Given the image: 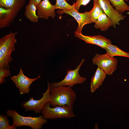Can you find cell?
<instances>
[{
  "instance_id": "obj_1",
  "label": "cell",
  "mask_w": 129,
  "mask_h": 129,
  "mask_svg": "<svg viewBox=\"0 0 129 129\" xmlns=\"http://www.w3.org/2000/svg\"><path fill=\"white\" fill-rule=\"evenodd\" d=\"M49 101L52 107L67 105L73 107L76 95L71 87L60 86L51 88Z\"/></svg>"
},
{
  "instance_id": "obj_2",
  "label": "cell",
  "mask_w": 129,
  "mask_h": 129,
  "mask_svg": "<svg viewBox=\"0 0 129 129\" xmlns=\"http://www.w3.org/2000/svg\"><path fill=\"white\" fill-rule=\"evenodd\" d=\"M16 34V32H11L0 39V69L10 68L9 63L13 59L11 54L15 50V44L17 41Z\"/></svg>"
},
{
  "instance_id": "obj_3",
  "label": "cell",
  "mask_w": 129,
  "mask_h": 129,
  "mask_svg": "<svg viewBox=\"0 0 129 129\" xmlns=\"http://www.w3.org/2000/svg\"><path fill=\"white\" fill-rule=\"evenodd\" d=\"M6 113L8 116L12 117L13 120L12 124L17 127L27 126L33 129H40L47 122V119L44 118L42 115H40L38 117L23 116L11 109L7 110Z\"/></svg>"
},
{
  "instance_id": "obj_4",
  "label": "cell",
  "mask_w": 129,
  "mask_h": 129,
  "mask_svg": "<svg viewBox=\"0 0 129 129\" xmlns=\"http://www.w3.org/2000/svg\"><path fill=\"white\" fill-rule=\"evenodd\" d=\"M73 109L72 107L67 105L51 107L48 102L44 105L41 113L43 117L47 119L70 118L75 116Z\"/></svg>"
},
{
  "instance_id": "obj_5",
  "label": "cell",
  "mask_w": 129,
  "mask_h": 129,
  "mask_svg": "<svg viewBox=\"0 0 129 129\" xmlns=\"http://www.w3.org/2000/svg\"><path fill=\"white\" fill-rule=\"evenodd\" d=\"M85 59H82L80 64L74 70L70 69L67 71L66 75L62 80L58 82H53L50 84L51 88L60 86L73 87L76 84H81L86 80L85 77H81L79 74V70L84 62Z\"/></svg>"
},
{
  "instance_id": "obj_6",
  "label": "cell",
  "mask_w": 129,
  "mask_h": 129,
  "mask_svg": "<svg viewBox=\"0 0 129 129\" xmlns=\"http://www.w3.org/2000/svg\"><path fill=\"white\" fill-rule=\"evenodd\" d=\"M93 65L102 69L108 75H112L116 70L118 61L116 58L108 55L96 54L92 59Z\"/></svg>"
},
{
  "instance_id": "obj_7",
  "label": "cell",
  "mask_w": 129,
  "mask_h": 129,
  "mask_svg": "<svg viewBox=\"0 0 129 129\" xmlns=\"http://www.w3.org/2000/svg\"><path fill=\"white\" fill-rule=\"evenodd\" d=\"M50 85V82H48L47 89L43 94L42 97L40 99L35 100L33 97H31L22 103V106L24 108L25 111H33L37 114L41 113L45 104L50 100V93L51 88Z\"/></svg>"
},
{
  "instance_id": "obj_8",
  "label": "cell",
  "mask_w": 129,
  "mask_h": 129,
  "mask_svg": "<svg viewBox=\"0 0 129 129\" xmlns=\"http://www.w3.org/2000/svg\"><path fill=\"white\" fill-rule=\"evenodd\" d=\"M40 77V75H39L35 78H29L24 74L23 70L20 68L19 73L16 75L11 77L10 78L19 89L20 94L22 95L28 93L31 84Z\"/></svg>"
},
{
  "instance_id": "obj_9",
  "label": "cell",
  "mask_w": 129,
  "mask_h": 129,
  "mask_svg": "<svg viewBox=\"0 0 129 129\" xmlns=\"http://www.w3.org/2000/svg\"><path fill=\"white\" fill-rule=\"evenodd\" d=\"M57 13L59 14L65 13L70 15L76 21L78 26L75 33H81L83 26L86 25L91 23L90 11L81 13L75 9L70 11H66L62 10H58Z\"/></svg>"
},
{
  "instance_id": "obj_10",
  "label": "cell",
  "mask_w": 129,
  "mask_h": 129,
  "mask_svg": "<svg viewBox=\"0 0 129 129\" xmlns=\"http://www.w3.org/2000/svg\"><path fill=\"white\" fill-rule=\"evenodd\" d=\"M98 1L104 13L111 20L114 28L126 17L114 9L109 0H98Z\"/></svg>"
},
{
  "instance_id": "obj_11",
  "label": "cell",
  "mask_w": 129,
  "mask_h": 129,
  "mask_svg": "<svg viewBox=\"0 0 129 129\" xmlns=\"http://www.w3.org/2000/svg\"><path fill=\"white\" fill-rule=\"evenodd\" d=\"M74 36L84 41L86 43L96 45L104 49H105L108 45L112 44L109 39L100 35L86 36L81 33H75Z\"/></svg>"
},
{
  "instance_id": "obj_12",
  "label": "cell",
  "mask_w": 129,
  "mask_h": 129,
  "mask_svg": "<svg viewBox=\"0 0 129 129\" xmlns=\"http://www.w3.org/2000/svg\"><path fill=\"white\" fill-rule=\"evenodd\" d=\"M36 7L39 18L47 20L49 17L53 18L55 16V5H52L49 0H43Z\"/></svg>"
},
{
  "instance_id": "obj_13",
  "label": "cell",
  "mask_w": 129,
  "mask_h": 129,
  "mask_svg": "<svg viewBox=\"0 0 129 129\" xmlns=\"http://www.w3.org/2000/svg\"><path fill=\"white\" fill-rule=\"evenodd\" d=\"M18 13L11 9L0 7V28L7 27L12 22Z\"/></svg>"
},
{
  "instance_id": "obj_14",
  "label": "cell",
  "mask_w": 129,
  "mask_h": 129,
  "mask_svg": "<svg viewBox=\"0 0 129 129\" xmlns=\"http://www.w3.org/2000/svg\"><path fill=\"white\" fill-rule=\"evenodd\" d=\"M107 74L102 68L98 67L92 77L90 83V91L94 92L102 84Z\"/></svg>"
},
{
  "instance_id": "obj_15",
  "label": "cell",
  "mask_w": 129,
  "mask_h": 129,
  "mask_svg": "<svg viewBox=\"0 0 129 129\" xmlns=\"http://www.w3.org/2000/svg\"><path fill=\"white\" fill-rule=\"evenodd\" d=\"M26 1V0H0V7L11 9L18 13Z\"/></svg>"
},
{
  "instance_id": "obj_16",
  "label": "cell",
  "mask_w": 129,
  "mask_h": 129,
  "mask_svg": "<svg viewBox=\"0 0 129 129\" xmlns=\"http://www.w3.org/2000/svg\"><path fill=\"white\" fill-rule=\"evenodd\" d=\"M113 26L111 20L104 13L100 15L95 23L94 27L99 29L102 31H107L110 27Z\"/></svg>"
},
{
  "instance_id": "obj_17",
  "label": "cell",
  "mask_w": 129,
  "mask_h": 129,
  "mask_svg": "<svg viewBox=\"0 0 129 129\" xmlns=\"http://www.w3.org/2000/svg\"><path fill=\"white\" fill-rule=\"evenodd\" d=\"M24 15L31 22H37L39 18L36 14V5L33 3L29 2L25 7Z\"/></svg>"
},
{
  "instance_id": "obj_18",
  "label": "cell",
  "mask_w": 129,
  "mask_h": 129,
  "mask_svg": "<svg viewBox=\"0 0 129 129\" xmlns=\"http://www.w3.org/2000/svg\"><path fill=\"white\" fill-rule=\"evenodd\" d=\"M106 53L112 57L118 56L129 58V53L123 51L117 46L112 44L108 45L105 49Z\"/></svg>"
},
{
  "instance_id": "obj_19",
  "label": "cell",
  "mask_w": 129,
  "mask_h": 129,
  "mask_svg": "<svg viewBox=\"0 0 129 129\" xmlns=\"http://www.w3.org/2000/svg\"><path fill=\"white\" fill-rule=\"evenodd\" d=\"M90 16L92 22L96 23L99 16L104 12L100 6L98 0H93V6L90 11Z\"/></svg>"
},
{
  "instance_id": "obj_20",
  "label": "cell",
  "mask_w": 129,
  "mask_h": 129,
  "mask_svg": "<svg viewBox=\"0 0 129 129\" xmlns=\"http://www.w3.org/2000/svg\"><path fill=\"white\" fill-rule=\"evenodd\" d=\"M114 9L121 14L125 11H129V5L125 1L128 2V0H109Z\"/></svg>"
},
{
  "instance_id": "obj_21",
  "label": "cell",
  "mask_w": 129,
  "mask_h": 129,
  "mask_svg": "<svg viewBox=\"0 0 129 129\" xmlns=\"http://www.w3.org/2000/svg\"><path fill=\"white\" fill-rule=\"evenodd\" d=\"M74 3L72 5L68 3L66 0H56L55 9H59L62 10L70 11L75 9Z\"/></svg>"
},
{
  "instance_id": "obj_22",
  "label": "cell",
  "mask_w": 129,
  "mask_h": 129,
  "mask_svg": "<svg viewBox=\"0 0 129 129\" xmlns=\"http://www.w3.org/2000/svg\"><path fill=\"white\" fill-rule=\"evenodd\" d=\"M7 116L3 114L0 115V129H17V127L13 124H12L11 125L9 124V120Z\"/></svg>"
},
{
  "instance_id": "obj_23",
  "label": "cell",
  "mask_w": 129,
  "mask_h": 129,
  "mask_svg": "<svg viewBox=\"0 0 129 129\" xmlns=\"http://www.w3.org/2000/svg\"><path fill=\"white\" fill-rule=\"evenodd\" d=\"M11 71L7 68H2L0 69V84L4 83L5 81V78L10 76Z\"/></svg>"
},
{
  "instance_id": "obj_24",
  "label": "cell",
  "mask_w": 129,
  "mask_h": 129,
  "mask_svg": "<svg viewBox=\"0 0 129 129\" xmlns=\"http://www.w3.org/2000/svg\"><path fill=\"white\" fill-rule=\"evenodd\" d=\"M91 0H76L75 5V8L78 11L81 5L85 6L87 5Z\"/></svg>"
},
{
  "instance_id": "obj_25",
  "label": "cell",
  "mask_w": 129,
  "mask_h": 129,
  "mask_svg": "<svg viewBox=\"0 0 129 129\" xmlns=\"http://www.w3.org/2000/svg\"><path fill=\"white\" fill-rule=\"evenodd\" d=\"M41 1V0H29V2H32L36 5L39 4Z\"/></svg>"
},
{
  "instance_id": "obj_26",
  "label": "cell",
  "mask_w": 129,
  "mask_h": 129,
  "mask_svg": "<svg viewBox=\"0 0 129 129\" xmlns=\"http://www.w3.org/2000/svg\"><path fill=\"white\" fill-rule=\"evenodd\" d=\"M70 0H66L67 1H70Z\"/></svg>"
},
{
  "instance_id": "obj_27",
  "label": "cell",
  "mask_w": 129,
  "mask_h": 129,
  "mask_svg": "<svg viewBox=\"0 0 129 129\" xmlns=\"http://www.w3.org/2000/svg\"></svg>"
}]
</instances>
